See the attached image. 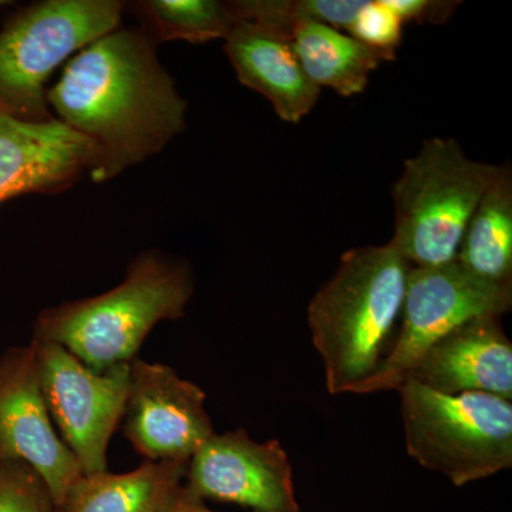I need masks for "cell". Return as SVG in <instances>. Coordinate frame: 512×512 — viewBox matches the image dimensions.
<instances>
[{"mask_svg":"<svg viewBox=\"0 0 512 512\" xmlns=\"http://www.w3.org/2000/svg\"><path fill=\"white\" fill-rule=\"evenodd\" d=\"M57 121L96 150L104 183L160 153L185 130L187 101L140 29H116L80 50L47 89Z\"/></svg>","mask_w":512,"mask_h":512,"instance_id":"cell-1","label":"cell"},{"mask_svg":"<svg viewBox=\"0 0 512 512\" xmlns=\"http://www.w3.org/2000/svg\"><path fill=\"white\" fill-rule=\"evenodd\" d=\"M412 265L392 244L350 249L308 308L312 342L330 394L376 375L397 333Z\"/></svg>","mask_w":512,"mask_h":512,"instance_id":"cell-2","label":"cell"},{"mask_svg":"<svg viewBox=\"0 0 512 512\" xmlns=\"http://www.w3.org/2000/svg\"><path fill=\"white\" fill-rule=\"evenodd\" d=\"M194 285L187 261L146 251L116 288L40 312L32 339L57 343L94 370L128 365L158 323L183 318Z\"/></svg>","mask_w":512,"mask_h":512,"instance_id":"cell-3","label":"cell"},{"mask_svg":"<svg viewBox=\"0 0 512 512\" xmlns=\"http://www.w3.org/2000/svg\"><path fill=\"white\" fill-rule=\"evenodd\" d=\"M503 165L471 160L453 138H430L393 185L390 244L412 265L454 261L474 211Z\"/></svg>","mask_w":512,"mask_h":512,"instance_id":"cell-4","label":"cell"},{"mask_svg":"<svg viewBox=\"0 0 512 512\" xmlns=\"http://www.w3.org/2000/svg\"><path fill=\"white\" fill-rule=\"evenodd\" d=\"M409 456L456 487L512 467V403L494 394H441L406 380L397 389Z\"/></svg>","mask_w":512,"mask_h":512,"instance_id":"cell-5","label":"cell"},{"mask_svg":"<svg viewBox=\"0 0 512 512\" xmlns=\"http://www.w3.org/2000/svg\"><path fill=\"white\" fill-rule=\"evenodd\" d=\"M123 10L117 0H43L19 10L0 30V113L55 120L47 80L73 53L119 29Z\"/></svg>","mask_w":512,"mask_h":512,"instance_id":"cell-6","label":"cell"},{"mask_svg":"<svg viewBox=\"0 0 512 512\" xmlns=\"http://www.w3.org/2000/svg\"><path fill=\"white\" fill-rule=\"evenodd\" d=\"M511 306L512 285L484 281L457 258L410 269L396 342L376 375L350 394L399 389L417 360L451 330L478 316L500 318Z\"/></svg>","mask_w":512,"mask_h":512,"instance_id":"cell-7","label":"cell"},{"mask_svg":"<svg viewBox=\"0 0 512 512\" xmlns=\"http://www.w3.org/2000/svg\"><path fill=\"white\" fill-rule=\"evenodd\" d=\"M50 419L84 476L107 471L126 409L130 363L94 370L57 343L32 339Z\"/></svg>","mask_w":512,"mask_h":512,"instance_id":"cell-8","label":"cell"},{"mask_svg":"<svg viewBox=\"0 0 512 512\" xmlns=\"http://www.w3.org/2000/svg\"><path fill=\"white\" fill-rule=\"evenodd\" d=\"M205 399L204 390L173 367L136 357L121 420L124 437L146 461L188 463L215 433Z\"/></svg>","mask_w":512,"mask_h":512,"instance_id":"cell-9","label":"cell"},{"mask_svg":"<svg viewBox=\"0 0 512 512\" xmlns=\"http://www.w3.org/2000/svg\"><path fill=\"white\" fill-rule=\"evenodd\" d=\"M0 460L32 467L57 507L84 476L50 419L30 343L0 356Z\"/></svg>","mask_w":512,"mask_h":512,"instance_id":"cell-10","label":"cell"},{"mask_svg":"<svg viewBox=\"0 0 512 512\" xmlns=\"http://www.w3.org/2000/svg\"><path fill=\"white\" fill-rule=\"evenodd\" d=\"M184 485L202 500L252 512H299L291 461L278 440H252L244 429L214 433L188 461Z\"/></svg>","mask_w":512,"mask_h":512,"instance_id":"cell-11","label":"cell"},{"mask_svg":"<svg viewBox=\"0 0 512 512\" xmlns=\"http://www.w3.org/2000/svg\"><path fill=\"white\" fill-rule=\"evenodd\" d=\"M96 150L60 121L32 123L0 113V202L53 194L92 173Z\"/></svg>","mask_w":512,"mask_h":512,"instance_id":"cell-12","label":"cell"},{"mask_svg":"<svg viewBox=\"0 0 512 512\" xmlns=\"http://www.w3.org/2000/svg\"><path fill=\"white\" fill-rule=\"evenodd\" d=\"M406 380L441 394L477 392L511 400L512 345L500 318L478 316L457 326L417 360Z\"/></svg>","mask_w":512,"mask_h":512,"instance_id":"cell-13","label":"cell"},{"mask_svg":"<svg viewBox=\"0 0 512 512\" xmlns=\"http://www.w3.org/2000/svg\"><path fill=\"white\" fill-rule=\"evenodd\" d=\"M291 33L244 20L225 39V53L239 82L271 101L279 119L296 124L316 106L320 89L303 70Z\"/></svg>","mask_w":512,"mask_h":512,"instance_id":"cell-14","label":"cell"},{"mask_svg":"<svg viewBox=\"0 0 512 512\" xmlns=\"http://www.w3.org/2000/svg\"><path fill=\"white\" fill-rule=\"evenodd\" d=\"M185 461H146L127 473L87 474L66 495L59 512H161L184 484Z\"/></svg>","mask_w":512,"mask_h":512,"instance_id":"cell-15","label":"cell"},{"mask_svg":"<svg viewBox=\"0 0 512 512\" xmlns=\"http://www.w3.org/2000/svg\"><path fill=\"white\" fill-rule=\"evenodd\" d=\"M291 36L293 49L309 79L319 89L329 87L343 97L362 93L370 73L380 64L396 59L312 20L295 23Z\"/></svg>","mask_w":512,"mask_h":512,"instance_id":"cell-16","label":"cell"},{"mask_svg":"<svg viewBox=\"0 0 512 512\" xmlns=\"http://www.w3.org/2000/svg\"><path fill=\"white\" fill-rule=\"evenodd\" d=\"M457 261L471 274L512 285V168L503 165L468 222Z\"/></svg>","mask_w":512,"mask_h":512,"instance_id":"cell-17","label":"cell"},{"mask_svg":"<svg viewBox=\"0 0 512 512\" xmlns=\"http://www.w3.org/2000/svg\"><path fill=\"white\" fill-rule=\"evenodd\" d=\"M130 9L140 22L138 29L156 45L225 40L239 23L234 2L220 0H141L131 3Z\"/></svg>","mask_w":512,"mask_h":512,"instance_id":"cell-18","label":"cell"},{"mask_svg":"<svg viewBox=\"0 0 512 512\" xmlns=\"http://www.w3.org/2000/svg\"><path fill=\"white\" fill-rule=\"evenodd\" d=\"M0 512H59L43 478L20 461L0 460Z\"/></svg>","mask_w":512,"mask_h":512,"instance_id":"cell-19","label":"cell"},{"mask_svg":"<svg viewBox=\"0 0 512 512\" xmlns=\"http://www.w3.org/2000/svg\"><path fill=\"white\" fill-rule=\"evenodd\" d=\"M403 29V20L386 0H366L348 32L363 45L396 56L397 47L402 45Z\"/></svg>","mask_w":512,"mask_h":512,"instance_id":"cell-20","label":"cell"},{"mask_svg":"<svg viewBox=\"0 0 512 512\" xmlns=\"http://www.w3.org/2000/svg\"><path fill=\"white\" fill-rule=\"evenodd\" d=\"M366 0H293L296 23L301 20L323 23L330 28L349 29Z\"/></svg>","mask_w":512,"mask_h":512,"instance_id":"cell-21","label":"cell"},{"mask_svg":"<svg viewBox=\"0 0 512 512\" xmlns=\"http://www.w3.org/2000/svg\"><path fill=\"white\" fill-rule=\"evenodd\" d=\"M387 5L399 15L403 23H443L450 18L460 2H437V0H386Z\"/></svg>","mask_w":512,"mask_h":512,"instance_id":"cell-22","label":"cell"},{"mask_svg":"<svg viewBox=\"0 0 512 512\" xmlns=\"http://www.w3.org/2000/svg\"><path fill=\"white\" fill-rule=\"evenodd\" d=\"M161 512H215L205 505L204 500L191 493L185 485H181L177 491H175L171 500L168 501L167 505Z\"/></svg>","mask_w":512,"mask_h":512,"instance_id":"cell-23","label":"cell"},{"mask_svg":"<svg viewBox=\"0 0 512 512\" xmlns=\"http://www.w3.org/2000/svg\"><path fill=\"white\" fill-rule=\"evenodd\" d=\"M6 3L8 2H2V0H0V6L6 5Z\"/></svg>","mask_w":512,"mask_h":512,"instance_id":"cell-24","label":"cell"}]
</instances>
